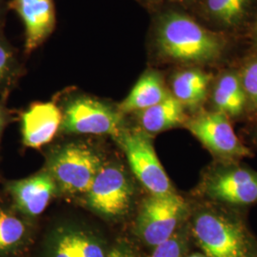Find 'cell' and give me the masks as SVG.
I'll use <instances>...</instances> for the list:
<instances>
[{
  "mask_svg": "<svg viewBox=\"0 0 257 257\" xmlns=\"http://www.w3.org/2000/svg\"><path fill=\"white\" fill-rule=\"evenodd\" d=\"M156 45L167 59L186 63H209L220 56L224 40L192 18L177 12L164 14L157 22Z\"/></svg>",
  "mask_w": 257,
  "mask_h": 257,
  "instance_id": "cell-1",
  "label": "cell"
},
{
  "mask_svg": "<svg viewBox=\"0 0 257 257\" xmlns=\"http://www.w3.org/2000/svg\"><path fill=\"white\" fill-rule=\"evenodd\" d=\"M192 232L208 257H248L244 223L217 203L202 205L193 212Z\"/></svg>",
  "mask_w": 257,
  "mask_h": 257,
  "instance_id": "cell-2",
  "label": "cell"
},
{
  "mask_svg": "<svg viewBox=\"0 0 257 257\" xmlns=\"http://www.w3.org/2000/svg\"><path fill=\"white\" fill-rule=\"evenodd\" d=\"M198 193L211 202L227 206L257 203V172L238 162L218 161L205 171Z\"/></svg>",
  "mask_w": 257,
  "mask_h": 257,
  "instance_id": "cell-3",
  "label": "cell"
},
{
  "mask_svg": "<svg viewBox=\"0 0 257 257\" xmlns=\"http://www.w3.org/2000/svg\"><path fill=\"white\" fill-rule=\"evenodd\" d=\"M102 166L92 148L72 143L59 148L49 161V174L66 193H86Z\"/></svg>",
  "mask_w": 257,
  "mask_h": 257,
  "instance_id": "cell-4",
  "label": "cell"
},
{
  "mask_svg": "<svg viewBox=\"0 0 257 257\" xmlns=\"http://www.w3.org/2000/svg\"><path fill=\"white\" fill-rule=\"evenodd\" d=\"M188 213V205L176 193L150 194L141 205L137 219L139 238L151 247L172 237Z\"/></svg>",
  "mask_w": 257,
  "mask_h": 257,
  "instance_id": "cell-5",
  "label": "cell"
},
{
  "mask_svg": "<svg viewBox=\"0 0 257 257\" xmlns=\"http://www.w3.org/2000/svg\"><path fill=\"white\" fill-rule=\"evenodd\" d=\"M118 141L133 173L150 194L165 195L175 193L156 156L149 134L142 130H122L118 135Z\"/></svg>",
  "mask_w": 257,
  "mask_h": 257,
  "instance_id": "cell-6",
  "label": "cell"
},
{
  "mask_svg": "<svg viewBox=\"0 0 257 257\" xmlns=\"http://www.w3.org/2000/svg\"><path fill=\"white\" fill-rule=\"evenodd\" d=\"M204 147L222 162H238L252 156L239 139L230 118L218 111H201L185 123Z\"/></svg>",
  "mask_w": 257,
  "mask_h": 257,
  "instance_id": "cell-7",
  "label": "cell"
},
{
  "mask_svg": "<svg viewBox=\"0 0 257 257\" xmlns=\"http://www.w3.org/2000/svg\"><path fill=\"white\" fill-rule=\"evenodd\" d=\"M60 128L69 134L118 137L122 113L96 98L76 96L66 104Z\"/></svg>",
  "mask_w": 257,
  "mask_h": 257,
  "instance_id": "cell-8",
  "label": "cell"
},
{
  "mask_svg": "<svg viewBox=\"0 0 257 257\" xmlns=\"http://www.w3.org/2000/svg\"><path fill=\"white\" fill-rule=\"evenodd\" d=\"M85 194L92 210L105 216L117 217L128 211L134 189L118 166L102 165Z\"/></svg>",
  "mask_w": 257,
  "mask_h": 257,
  "instance_id": "cell-9",
  "label": "cell"
},
{
  "mask_svg": "<svg viewBox=\"0 0 257 257\" xmlns=\"http://www.w3.org/2000/svg\"><path fill=\"white\" fill-rule=\"evenodd\" d=\"M15 10L25 29V49L32 53L52 35L56 24L53 0H13Z\"/></svg>",
  "mask_w": 257,
  "mask_h": 257,
  "instance_id": "cell-10",
  "label": "cell"
},
{
  "mask_svg": "<svg viewBox=\"0 0 257 257\" xmlns=\"http://www.w3.org/2000/svg\"><path fill=\"white\" fill-rule=\"evenodd\" d=\"M8 190L19 211L35 217L45 211L56 193L57 185L47 172L13 181L8 185Z\"/></svg>",
  "mask_w": 257,
  "mask_h": 257,
  "instance_id": "cell-11",
  "label": "cell"
},
{
  "mask_svg": "<svg viewBox=\"0 0 257 257\" xmlns=\"http://www.w3.org/2000/svg\"><path fill=\"white\" fill-rule=\"evenodd\" d=\"M62 111L53 102L36 103L22 115V140L25 146L40 148L51 142L61 128Z\"/></svg>",
  "mask_w": 257,
  "mask_h": 257,
  "instance_id": "cell-12",
  "label": "cell"
},
{
  "mask_svg": "<svg viewBox=\"0 0 257 257\" xmlns=\"http://www.w3.org/2000/svg\"><path fill=\"white\" fill-rule=\"evenodd\" d=\"M171 94L160 74L156 71H147L121 102L118 110L121 113L138 112L165 100Z\"/></svg>",
  "mask_w": 257,
  "mask_h": 257,
  "instance_id": "cell-13",
  "label": "cell"
},
{
  "mask_svg": "<svg viewBox=\"0 0 257 257\" xmlns=\"http://www.w3.org/2000/svg\"><path fill=\"white\" fill-rule=\"evenodd\" d=\"M211 80V74L198 69L179 71L172 78V95L185 109L194 110L206 100Z\"/></svg>",
  "mask_w": 257,
  "mask_h": 257,
  "instance_id": "cell-14",
  "label": "cell"
},
{
  "mask_svg": "<svg viewBox=\"0 0 257 257\" xmlns=\"http://www.w3.org/2000/svg\"><path fill=\"white\" fill-rule=\"evenodd\" d=\"M141 130L147 134H158L187 122L183 105L171 94L165 100L137 112Z\"/></svg>",
  "mask_w": 257,
  "mask_h": 257,
  "instance_id": "cell-15",
  "label": "cell"
},
{
  "mask_svg": "<svg viewBox=\"0 0 257 257\" xmlns=\"http://www.w3.org/2000/svg\"><path fill=\"white\" fill-rule=\"evenodd\" d=\"M212 103L215 111L229 118H236L243 114L248 102L239 74L225 73L221 75L213 88Z\"/></svg>",
  "mask_w": 257,
  "mask_h": 257,
  "instance_id": "cell-16",
  "label": "cell"
},
{
  "mask_svg": "<svg viewBox=\"0 0 257 257\" xmlns=\"http://www.w3.org/2000/svg\"><path fill=\"white\" fill-rule=\"evenodd\" d=\"M52 257H108L101 243L80 230H64L55 241Z\"/></svg>",
  "mask_w": 257,
  "mask_h": 257,
  "instance_id": "cell-17",
  "label": "cell"
},
{
  "mask_svg": "<svg viewBox=\"0 0 257 257\" xmlns=\"http://www.w3.org/2000/svg\"><path fill=\"white\" fill-rule=\"evenodd\" d=\"M26 222L9 210L0 208V257H14L27 243Z\"/></svg>",
  "mask_w": 257,
  "mask_h": 257,
  "instance_id": "cell-18",
  "label": "cell"
},
{
  "mask_svg": "<svg viewBox=\"0 0 257 257\" xmlns=\"http://www.w3.org/2000/svg\"><path fill=\"white\" fill-rule=\"evenodd\" d=\"M248 0H207L211 17L226 26H236L244 19Z\"/></svg>",
  "mask_w": 257,
  "mask_h": 257,
  "instance_id": "cell-19",
  "label": "cell"
},
{
  "mask_svg": "<svg viewBox=\"0 0 257 257\" xmlns=\"http://www.w3.org/2000/svg\"><path fill=\"white\" fill-rule=\"evenodd\" d=\"M240 81L247 97L248 106L257 110V57L250 60L239 74Z\"/></svg>",
  "mask_w": 257,
  "mask_h": 257,
  "instance_id": "cell-20",
  "label": "cell"
},
{
  "mask_svg": "<svg viewBox=\"0 0 257 257\" xmlns=\"http://www.w3.org/2000/svg\"><path fill=\"white\" fill-rule=\"evenodd\" d=\"M186 250V241L183 235L176 233L155 247L149 257H182Z\"/></svg>",
  "mask_w": 257,
  "mask_h": 257,
  "instance_id": "cell-21",
  "label": "cell"
},
{
  "mask_svg": "<svg viewBox=\"0 0 257 257\" xmlns=\"http://www.w3.org/2000/svg\"><path fill=\"white\" fill-rule=\"evenodd\" d=\"M16 64L17 59L13 49L0 37V85L8 79Z\"/></svg>",
  "mask_w": 257,
  "mask_h": 257,
  "instance_id": "cell-22",
  "label": "cell"
},
{
  "mask_svg": "<svg viewBox=\"0 0 257 257\" xmlns=\"http://www.w3.org/2000/svg\"><path fill=\"white\" fill-rule=\"evenodd\" d=\"M108 257H136L134 252L125 246H119L113 248Z\"/></svg>",
  "mask_w": 257,
  "mask_h": 257,
  "instance_id": "cell-23",
  "label": "cell"
},
{
  "mask_svg": "<svg viewBox=\"0 0 257 257\" xmlns=\"http://www.w3.org/2000/svg\"><path fill=\"white\" fill-rule=\"evenodd\" d=\"M3 122H4V112H3V110L0 107V131H1L2 126H3Z\"/></svg>",
  "mask_w": 257,
  "mask_h": 257,
  "instance_id": "cell-24",
  "label": "cell"
},
{
  "mask_svg": "<svg viewBox=\"0 0 257 257\" xmlns=\"http://www.w3.org/2000/svg\"><path fill=\"white\" fill-rule=\"evenodd\" d=\"M186 257H208L207 255H205V254H201V253H194V254H192V255H189V256Z\"/></svg>",
  "mask_w": 257,
  "mask_h": 257,
  "instance_id": "cell-25",
  "label": "cell"
},
{
  "mask_svg": "<svg viewBox=\"0 0 257 257\" xmlns=\"http://www.w3.org/2000/svg\"><path fill=\"white\" fill-rule=\"evenodd\" d=\"M254 37H255V39L257 40V20L256 24H255V27H254Z\"/></svg>",
  "mask_w": 257,
  "mask_h": 257,
  "instance_id": "cell-26",
  "label": "cell"
},
{
  "mask_svg": "<svg viewBox=\"0 0 257 257\" xmlns=\"http://www.w3.org/2000/svg\"><path fill=\"white\" fill-rule=\"evenodd\" d=\"M1 5H2V0H0V13H1V7H2Z\"/></svg>",
  "mask_w": 257,
  "mask_h": 257,
  "instance_id": "cell-27",
  "label": "cell"
}]
</instances>
